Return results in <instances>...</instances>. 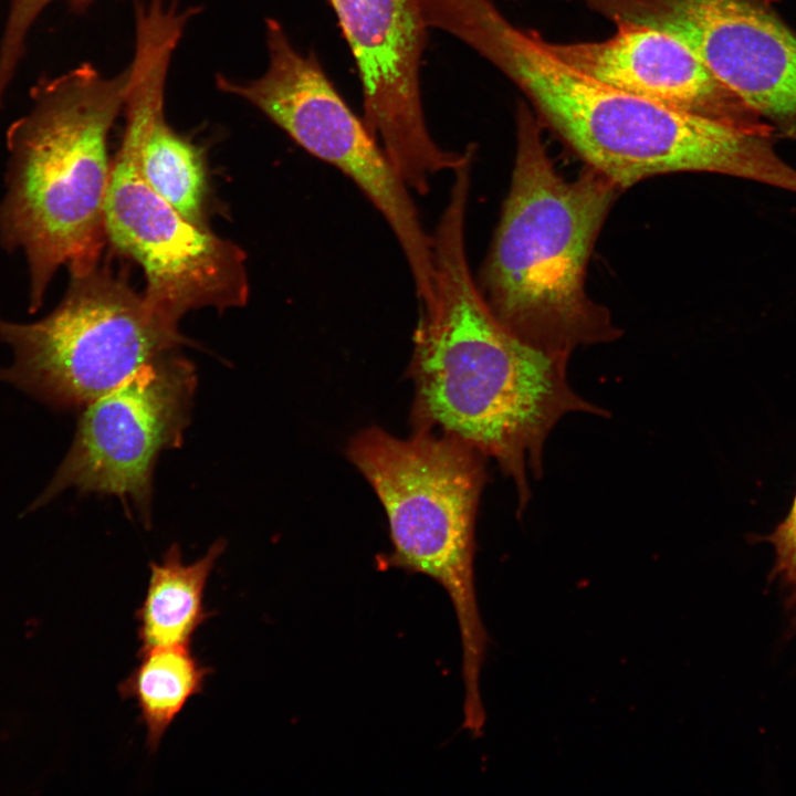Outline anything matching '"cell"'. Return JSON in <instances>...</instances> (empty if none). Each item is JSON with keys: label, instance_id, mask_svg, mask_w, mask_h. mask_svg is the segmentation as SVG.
<instances>
[{"label": "cell", "instance_id": "6da1fadb", "mask_svg": "<svg viewBox=\"0 0 796 796\" xmlns=\"http://www.w3.org/2000/svg\"><path fill=\"white\" fill-rule=\"evenodd\" d=\"M467 200L454 195L432 237L433 295L421 308L409 375L415 431L454 438L498 461L513 480L522 514L527 471H543L545 442L566 415L607 417L568 383V359L543 353L494 317L470 272Z\"/></svg>", "mask_w": 796, "mask_h": 796}, {"label": "cell", "instance_id": "7a4b0ae2", "mask_svg": "<svg viewBox=\"0 0 796 796\" xmlns=\"http://www.w3.org/2000/svg\"><path fill=\"white\" fill-rule=\"evenodd\" d=\"M516 119L511 187L478 287L511 334L568 359L580 346L619 336L585 290L589 255L619 188L590 167L566 180L524 105Z\"/></svg>", "mask_w": 796, "mask_h": 796}, {"label": "cell", "instance_id": "3957f363", "mask_svg": "<svg viewBox=\"0 0 796 796\" xmlns=\"http://www.w3.org/2000/svg\"><path fill=\"white\" fill-rule=\"evenodd\" d=\"M128 78V67L106 77L90 63L44 77L31 90L28 113L8 128L0 243L25 255L32 313L60 266L78 274L97 265L106 239L107 137Z\"/></svg>", "mask_w": 796, "mask_h": 796}, {"label": "cell", "instance_id": "277c9868", "mask_svg": "<svg viewBox=\"0 0 796 796\" xmlns=\"http://www.w3.org/2000/svg\"><path fill=\"white\" fill-rule=\"evenodd\" d=\"M449 32L506 74L551 126L618 188L661 174L699 171L714 144L713 122L597 81L548 52L490 0H463Z\"/></svg>", "mask_w": 796, "mask_h": 796}, {"label": "cell", "instance_id": "5b68a950", "mask_svg": "<svg viewBox=\"0 0 796 796\" xmlns=\"http://www.w3.org/2000/svg\"><path fill=\"white\" fill-rule=\"evenodd\" d=\"M347 457L388 517L392 552L386 566L427 575L447 591L460 631L464 699H479L485 636L473 556L485 457L448 436L415 431L399 439L377 427L357 433Z\"/></svg>", "mask_w": 796, "mask_h": 796}, {"label": "cell", "instance_id": "8992f818", "mask_svg": "<svg viewBox=\"0 0 796 796\" xmlns=\"http://www.w3.org/2000/svg\"><path fill=\"white\" fill-rule=\"evenodd\" d=\"M0 342L13 354L0 380L65 410L85 407L187 339L178 323L96 265L71 274L63 300L45 317H0Z\"/></svg>", "mask_w": 796, "mask_h": 796}, {"label": "cell", "instance_id": "52a82bcc", "mask_svg": "<svg viewBox=\"0 0 796 796\" xmlns=\"http://www.w3.org/2000/svg\"><path fill=\"white\" fill-rule=\"evenodd\" d=\"M266 71L254 80L222 74L217 87L253 105L296 144L350 178L384 216L410 266L422 305L433 294L432 237L408 186L381 145L342 98L313 53H301L282 24L265 20Z\"/></svg>", "mask_w": 796, "mask_h": 796}, {"label": "cell", "instance_id": "ba28073f", "mask_svg": "<svg viewBox=\"0 0 796 796\" xmlns=\"http://www.w3.org/2000/svg\"><path fill=\"white\" fill-rule=\"evenodd\" d=\"M196 385L193 365L176 350L86 405L69 452L30 510L72 488L130 502L148 523L155 462L182 443Z\"/></svg>", "mask_w": 796, "mask_h": 796}, {"label": "cell", "instance_id": "9c48e42d", "mask_svg": "<svg viewBox=\"0 0 796 796\" xmlns=\"http://www.w3.org/2000/svg\"><path fill=\"white\" fill-rule=\"evenodd\" d=\"M138 153V135L126 124L111 165L104 227L113 247L143 266L145 300L175 323L192 310L243 306L250 287L242 249L157 195L142 175Z\"/></svg>", "mask_w": 796, "mask_h": 796}, {"label": "cell", "instance_id": "30bf717a", "mask_svg": "<svg viewBox=\"0 0 796 796\" xmlns=\"http://www.w3.org/2000/svg\"><path fill=\"white\" fill-rule=\"evenodd\" d=\"M362 82L364 122L409 189L426 195L430 178L457 170L472 151L441 148L431 137L420 93L428 25L418 0H328Z\"/></svg>", "mask_w": 796, "mask_h": 796}, {"label": "cell", "instance_id": "8fae6325", "mask_svg": "<svg viewBox=\"0 0 796 796\" xmlns=\"http://www.w3.org/2000/svg\"><path fill=\"white\" fill-rule=\"evenodd\" d=\"M671 32L760 117L796 142V35L760 0H630L615 13Z\"/></svg>", "mask_w": 796, "mask_h": 796}, {"label": "cell", "instance_id": "7c38bea8", "mask_svg": "<svg viewBox=\"0 0 796 796\" xmlns=\"http://www.w3.org/2000/svg\"><path fill=\"white\" fill-rule=\"evenodd\" d=\"M616 33L599 42L544 48L577 71L667 107L739 124L760 116L723 85L681 39L656 24L615 17Z\"/></svg>", "mask_w": 796, "mask_h": 796}, {"label": "cell", "instance_id": "4fadbf2b", "mask_svg": "<svg viewBox=\"0 0 796 796\" xmlns=\"http://www.w3.org/2000/svg\"><path fill=\"white\" fill-rule=\"evenodd\" d=\"M226 549L218 540L198 561L185 564L178 544H172L161 563L149 564L145 597L135 612L138 651L155 647L190 645L197 630L213 612L205 606L209 576Z\"/></svg>", "mask_w": 796, "mask_h": 796}, {"label": "cell", "instance_id": "5bb4252c", "mask_svg": "<svg viewBox=\"0 0 796 796\" xmlns=\"http://www.w3.org/2000/svg\"><path fill=\"white\" fill-rule=\"evenodd\" d=\"M139 662L118 685L124 700H134L146 729V745L155 753L163 736L188 701L201 694L212 669L189 645L138 651Z\"/></svg>", "mask_w": 796, "mask_h": 796}, {"label": "cell", "instance_id": "9a60e30c", "mask_svg": "<svg viewBox=\"0 0 796 796\" xmlns=\"http://www.w3.org/2000/svg\"><path fill=\"white\" fill-rule=\"evenodd\" d=\"M52 0H11L0 41V109L6 91L24 53L27 35L41 11ZM93 0H69L73 9L84 10Z\"/></svg>", "mask_w": 796, "mask_h": 796}, {"label": "cell", "instance_id": "2e32d148", "mask_svg": "<svg viewBox=\"0 0 796 796\" xmlns=\"http://www.w3.org/2000/svg\"><path fill=\"white\" fill-rule=\"evenodd\" d=\"M775 547V569L792 588V601L796 607V495L786 519L769 536Z\"/></svg>", "mask_w": 796, "mask_h": 796}]
</instances>
